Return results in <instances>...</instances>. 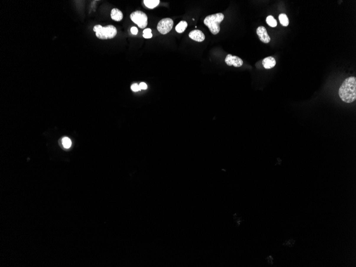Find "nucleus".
I'll return each mask as SVG.
<instances>
[{"mask_svg":"<svg viewBox=\"0 0 356 267\" xmlns=\"http://www.w3.org/2000/svg\"><path fill=\"white\" fill-rule=\"evenodd\" d=\"M339 95L343 101L352 103L356 99V79L355 77H348L343 82L339 90Z\"/></svg>","mask_w":356,"mask_h":267,"instance_id":"obj_1","label":"nucleus"},{"mask_svg":"<svg viewBox=\"0 0 356 267\" xmlns=\"http://www.w3.org/2000/svg\"><path fill=\"white\" fill-rule=\"evenodd\" d=\"M224 18V14L222 13L211 14L205 18L204 24L209 27L210 32L213 35H217L220 32V24L223 21Z\"/></svg>","mask_w":356,"mask_h":267,"instance_id":"obj_2","label":"nucleus"},{"mask_svg":"<svg viewBox=\"0 0 356 267\" xmlns=\"http://www.w3.org/2000/svg\"><path fill=\"white\" fill-rule=\"evenodd\" d=\"M93 30L95 33V35L101 40L112 39L117 34L116 28L113 25H107L103 27L101 25H97L94 26Z\"/></svg>","mask_w":356,"mask_h":267,"instance_id":"obj_3","label":"nucleus"},{"mask_svg":"<svg viewBox=\"0 0 356 267\" xmlns=\"http://www.w3.org/2000/svg\"><path fill=\"white\" fill-rule=\"evenodd\" d=\"M131 20L138 26V27L144 29L147 27L148 24V17L147 14L142 11H136L130 14Z\"/></svg>","mask_w":356,"mask_h":267,"instance_id":"obj_4","label":"nucleus"},{"mask_svg":"<svg viewBox=\"0 0 356 267\" xmlns=\"http://www.w3.org/2000/svg\"><path fill=\"white\" fill-rule=\"evenodd\" d=\"M173 24V21L171 18H166L162 19L158 23L157 30L162 34H166L171 30Z\"/></svg>","mask_w":356,"mask_h":267,"instance_id":"obj_5","label":"nucleus"},{"mask_svg":"<svg viewBox=\"0 0 356 267\" xmlns=\"http://www.w3.org/2000/svg\"><path fill=\"white\" fill-rule=\"evenodd\" d=\"M225 63L229 66H234L236 67H239L243 65V61L237 56L228 54L226 56Z\"/></svg>","mask_w":356,"mask_h":267,"instance_id":"obj_6","label":"nucleus"},{"mask_svg":"<svg viewBox=\"0 0 356 267\" xmlns=\"http://www.w3.org/2000/svg\"><path fill=\"white\" fill-rule=\"evenodd\" d=\"M256 34L263 43H268L270 41V38L267 33L266 28L264 26H259L256 30Z\"/></svg>","mask_w":356,"mask_h":267,"instance_id":"obj_7","label":"nucleus"},{"mask_svg":"<svg viewBox=\"0 0 356 267\" xmlns=\"http://www.w3.org/2000/svg\"><path fill=\"white\" fill-rule=\"evenodd\" d=\"M189 37L194 41L199 42H203L205 38V36L204 35V33H203L201 30H197L191 31L189 34Z\"/></svg>","mask_w":356,"mask_h":267,"instance_id":"obj_8","label":"nucleus"},{"mask_svg":"<svg viewBox=\"0 0 356 267\" xmlns=\"http://www.w3.org/2000/svg\"><path fill=\"white\" fill-rule=\"evenodd\" d=\"M262 64L266 69H271L275 67L276 64V61L275 58L272 57H268L265 58L262 61Z\"/></svg>","mask_w":356,"mask_h":267,"instance_id":"obj_9","label":"nucleus"},{"mask_svg":"<svg viewBox=\"0 0 356 267\" xmlns=\"http://www.w3.org/2000/svg\"><path fill=\"white\" fill-rule=\"evenodd\" d=\"M110 17L113 20L116 22H120L123 18L122 12L117 8L113 9L110 13Z\"/></svg>","mask_w":356,"mask_h":267,"instance_id":"obj_10","label":"nucleus"},{"mask_svg":"<svg viewBox=\"0 0 356 267\" xmlns=\"http://www.w3.org/2000/svg\"><path fill=\"white\" fill-rule=\"evenodd\" d=\"M159 0H144V3L147 8L149 9L155 8L160 4Z\"/></svg>","mask_w":356,"mask_h":267,"instance_id":"obj_11","label":"nucleus"},{"mask_svg":"<svg viewBox=\"0 0 356 267\" xmlns=\"http://www.w3.org/2000/svg\"><path fill=\"white\" fill-rule=\"evenodd\" d=\"M188 26V24L186 21H181L176 26L175 30L178 33H182L184 32Z\"/></svg>","mask_w":356,"mask_h":267,"instance_id":"obj_12","label":"nucleus"},{"mask_svg":"<svg viewBox=\"0 0 356 267\" xmlns=\"http://www.w3.org/2000/svg\"><path fill=\"white\" fill-rule=\"evenodd\" d=\"M279 20L280 21V24L283 26H287L289 24V19L288 17L285 14H280L279 16Z\"/></svg>","mask_w":356,"mask_h":267,"instance_id":"obj_13","label":"nucleus"},{"mask_svg":"<svg viewBox=\"0 0 356 267\" xmlns=\"http://www.w3.org/2000/svg\"><path fill=\"white\" fill-rule=\"evenodd\" d=\"M266 22L267 24L272 27H275L277 25V20L274 18L272 16H269L266 18Z\"/></svg>","mask_w":356,"mask_h":267,"instance_id":"obj_14","label":"nucleus"},{"mask_svg":"<svg viewBox=\"0 0 356 267\" xmlns=\"http://www.w3.org/2000/svg\"><path fill=\"white\" fill-rule=\"evenodd\" d=\"M61 142H62L63 147L65 148L68 149L71 147V141L70 139L67 137L63 138L61 140Z\"/></svg>","mask_w":356,"mask_h":267,"instance_id":"obj_15","label":"nucleus"},{"mask_svg":"<svg viewBox=\"0 0 356 267\" xmlns=\"http://www.w3.org/2000/svg\"><path fill=\"white\" fill-rule=\"evenodd\" d=\"M152 30L150 28L144 29L143 31V37L144 38H152Z\"/></svg>","mask_w":356,"mask_h":267,"instance_id":"obj_16","label":"nucleus"},{"mask_svg":"<svg viewBox=\"0 0 356 267\" xmlns=\"http://www.w3.org/2000/svg\"><path fill=\"white\" fill-rule=\"evenodd\" d=\"M274 257L271 254L268 255L265 258V260H266V261L267 263V264H268L269 266H273V264H274Z\"/></svg>","mask_w":356,"mask_h":267,"instance_id":"obj_17","label":"nucleus"},{"mask_svg":"<svg viewBox=\"0 0 356 267\" xmlns=\"http://www.w3.org/2000/svg\"><path fill=\"white\" fill-rule=\"evenodd\" d=\"M295 241L293 239L286 240L283 244V245L287 246L289 247H292L295 244Z\"/></svg>","mask_w":356,"mask_h":267,"instance_id":"obj_18","label":"nucleus"},{"mask_svg":"<svg viewBox=\"0 0 356 267\" xmlns=\"http://www.w3.org/2000/svg\"><path fill=\"white\" fill-rule=\"evenodd\" d=\"M131 89L134 92H138V91H140V90H141L140 88L139 87V85L136 84V83H134V84H133L132 85L131 87Z\"/></svg>","mask_w":356,"mask_h":267,"instance_id":"obj_19","label":"nucleus"},{"mask_svg":"<svg viewBox=\"0 0 356 267\" xmlns=\"http://www.w3.org/2000/svg\"><path fill=\"white\" fill-rule=\"evenodd\" d=\"M139 87L141 90H146L148 87H147V85L145 83L142 82L139 84Z\"/></svg>","mask_w":356,"mask_h":267,"instance_id":"obj_20","label":"nucleus"},{"mask_svg":"<svg viewBox=\"0 0 356 267\" xmlns=\"http://www.w3.org/2000/svg\"><path fill=\"white\" fill-rule=\"evenodd\" d=\"M131 32L133 35H136L138 33V30L136 27H132L131 28Z\"/></svg>","mask_w":356,"mask_h":267,"instance_id":"obj_21","label":"nucleus"}]
</instances>
